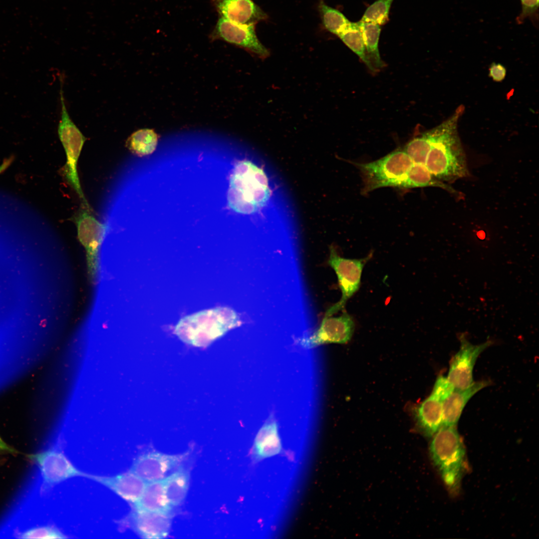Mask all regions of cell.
<instances>
[{"mask_svg": "<svg viewBox=\"0 0 539 539\" xmlns=\"http://www.w3.org/2000/svg\"><path fill=\"white\" fill-rule=\"evenodd\" d=\"M464 107L460 106L447 120L432 129L433 138L425 166L436 178L451 183L469 175L466 155L457 132Z\"/></svg>", "mask_w": 539, "mask_h": 539, "instance_id": "obj_1", "label": "cell"}, {"mask_svg": "<svg viewBox=\"0 0 539 539\" xmlns=\"http://www.w3.org/2000/svg\"><path fill=\"white\" fill-rule=\"evenodd\" d=\"M241 323L233 309L217 307L182 317L175 326L174 333L186 344L205 347Z\"/></svg>", "mask_w": 539, "mask_h": 539, "instance_id": "obj_2", "label": "cell"}, {"mask_svg": "<svg viewBox=\"0 0 539 539\" xmlns=\"http://www.w3.org/2000/svg\"><path fill=\"white\" fill-rule=\"evenodd\" d=\"M432 460L448 490L458 493L465 469V450L455 426H442L433 436Z\"/></svg>", "mask_w": 539, "mask_h": 539, "instance_id": "obj_3", "label": "cell"}, {"mask_svg": "<svg viewBox=\"0 0 539 539\" xmlns=\"http://www.w3.org/2000/svg\"><path fill=\"white\" fill-rule=\"evenodd\" d=\"M269 194L268 179L262 169L246 161L236 165L228 192L232 209L243 214L252 213L264 205Z\"/></svg>", "mask_w": 539, "mask_h": 539, "instance_id": "obj_4", "label": "cell"}, {"mask_svg": "<svg viewBox=\"0 0 539 539\" xmlns=\"http://www.w3.org/2000/svg\"><path fill=\"white\" fill-rule=\"evenodd\" d=\"M34 464L31 473L19 495L22 496L42 495L54 486L72 477H85L61 452L49 449L30 456Z\"/></svg>", "mask_w": 539, "mask_h": 539, "instance_id": "obj_5", "label": "cell"}, {"mask_svg": "<svg viewBox=\"0 0 539 539\" xmlns=\"http://www.w3.org/2000/svg\"><path fill=\"white\" fill-rule=\"evenodd\" d=\"M413 164L404 150L395 151L371 162L356 163L363 178V193L382 187L398 188Z\"/></svg>", "mask_w": 539, "mask_h": 539, "instance_id": "obj_6", "label": "cell"}, {"mask_svg": "<svg viewBox=\"0 0 539 539\" xmlns=\"http://www.w3.org/2000/svg\"><path fill=\"white\" fill-rule=\"evenodd\" d=\"M60 97L61 113L58 133L67 158L63 168V175L79 197L82 206L90 208L82 192L77 170L78 158L86 139L70 118L65 105L62 89Z\"/></svg>", "mask_w": 539, "mask_h": 539, "instance_id": "obj_7", "label": "cell"}, {"mask_svg": "<svg viewBox=\"0 0 539 539\" xmlns=\"http://www.w3.org/2000/svg\"><path fill=\"white\" fill-rule=\"evenodd\" d=\"M371 256L360 259H346L339 256L333 247L330 248L328 263L336 274L342 295L327 310L325 316H332L342 310L347 301L359 289L363 268Z\"/></svg>", "mask_w": 539, "mask_h": 539, "instance_id": "obj_8", "label": "cell"}, {"mask_svg": "<svg viewBox=\"0 0 539 539\" xmlns=\"http://www.w3.org/2000/svg\"><path fill=\"white\" fill-rule=\"evenodd\" d=\"M458 337L460 348L451 360L446 377L455 388L465 389L474 383L473 372L478 356L493 342L488 340L480 344L474 345L469 342L465 333H460Z\"/></svg>", "mask_w": 539, "mask_h": 539, "instance_id": "obj_9", "label": "cell"}, {"mask_svg": "<svg viewBox=\"0 0 539 539\" xmlns=\"http://www.w3.org/2000/svg\"><path fill=\"white\" fill-rule=\"evenodd\" d=\"M454 387L446 377L437 378L430 395L416 409L418 424L428 436H433L443 425V403Z\"/></svg>", "mask_w": 539, "mask_h": 539, "instance_id": "obj_10", "label": "cell"}, {"mask_svg": "<svg viewBox=\"0 0 539 539\" xmlns=\"http://www.w3.org/2000/svg\"><path fill=\"white\" fill-rule=\"evenodd\" d=\"M213 39H221L245 48L260 56L267 57L269 51L258 39L255 24H241L220 17L211 35Z\"/></svg>", "mask_w": 539, "mask_h": 539, "instance_id": "obj_11", "label": "cell"}, {"mask_svg": "<svg viewBox=\"0 0 539 539\" xmlns=\"http://www.w3.org/2000/svg\"><path fill=\"white\" fill-rule=\"evenodd\" d=\"M74 217L80 241L87 253L88 271L94 281L97 269V253L105 230L104 225L92 215L90 209L82 206Z\"/></svg>", "mask_w": 539, "mask_h": 539, "instance_id": "obj_12", "label": "cell"}, {"mask_svg": "<svg viewBox=\"0 0 539 539\" xmlns=\"http://www.w3.org/2000/svg\"><path fill=\"white\" fill-rule=\"evenodd\" d=\"M189 452L179 454H167L151 451L138 456L130 468V472L147 483L160 480L180 465L188 456Z\"/></svg>", "mask_w": 539, "mask_h": 539, "instance_id": "obj_13", "label": "cell"}, {"mask_svg": "<svg viewBox=\"0 0 539 539\" xmlns=\"http://www.w3.org/2000/svg\"><path fill=\"white\" fill-rule=\"evenodd\" d=\"M355 328L352 317L346 311L337 317L325 316L318 329L302 339L305 347L313 348L328 343H345L351 338Z\"/></svg>", "mask_w": 539, "mask_h": 539, "instance_id": "obj_14", "label": "cell"}, {"mask_svg": "<svg viewBox=\"0 0 539 539\" xmlns=\"http://www.w3.org/2000/svg\"><path fill=\"white\" fill-rule=\"evenodd\" d=\"M221 17L241 24H256L267 18L252 0H211Z\"/></svg>", "mask_w": 539, "mask_h": 539, "instance_id": "obj_15", "label": "cell"}, {"mask_svg": "<svg viewBox=\"0 0 539 539\" xmlns=\"http://www.w3.org/2000/svg\"><path fill=\"white\" fill-rule=\"evenodd\" d=\"M132 526L144 539L166 538L172 524V514L135 510L131 516Z\"/></svg>", "mask_w": 539, "mask_h": 539, "instance_id": "obj_16", "label": "cell"}, {"mask_svg": "<svg viewBox=\"0 0 539 539\" xmlns=\"http://www.w3.org/2000/svg\"><path fill=\"white\" fill-rule=\"evenodd\" d=\"M107 487L122 499L134 504L141 497L147 482L129 472L113 477L86 474V477Z\"/></svg>", "mask_w": 539, "mask_h": 539, "instance_id": "obj_17", "label": "cell"}, {"mask_svg": "<svg viewBox=\"0 0 539 539\" xmlns=\"http://www.w3.org/2000/svg\"><path fill=\"white\" fill-rule=\"evenodd\" d=\"M490 384L489 381L483 380L474 382L473 385L467 388H454L444 400L443 403L442 426H455L460 419L465 405L470 398L478 391Z\"/></svg>", "mask_w": 539, "mask_h": 539, "instance_id": "obj_18", "label": "cell"}, {"mask_svg": "<svg viewBox=\"0 0 539 539\" xmlns=\"http://www.w3.org/2000/svg\"><path fill=\"white\" fill-rule=\"evenodd\" d=\"M166 477L148 482L140 498L134 504L135 510L171 514L165 491Z\"/></svg>", "mask_w": 539, "mask_h": 539, "instance_id": "obj_19", "label": "cell"}, {"mask_svg": "<svg viewBox=\"0 0 539 539\" xmlns=\"http://www.w3.org/2000/svg\"><path fill=\"white\" fill-rule=\"evenodd\" d=\"M426 187H436L460 196V193L450 185L442 182L433 176L423 165L413 163L398 188L411 189Z\"/></svg>", "mask_w": 539, "mask_h": 539, "instance_id": "obj_20", "label": "cell"}, {"mask_svg": "<svg viewBox=\"0 0 539 539\" xmlns=\"http://www.w3.org/2000/svg\"><path fill=\"white\" fill-rule=\"evenodd\" d=\"M190 473L183 468L166 477L165 491L167 500L173 507L181 505L187 495L190 484Z\"/></svg>", "mask_w": 539, "mask_h": 539, "instance_id": "obj_21", "label": "cell"}, {"mask_svg": "<svg viewBox=\"0 0 539 539\" xmlns=\"http://www.w3.org/2000/svg\"><path fill=\"white\" fill-rule=\"evenodd\" d=\"M258 456L267 457L277 453L280 450V442L277 425L270 417L260 429L255 440Z\"/></svg>", "mask_w": 539, "mask_h": 539, "instance_id": "obj_22", "label": "cell"}, {"mask_svg": "<svg viewBox=\"0 0 539 539\" xmlns=\"http://www.w3.org/2000/svg\"><path fill=\"white\" fill-rule=\"evenodd\" d=\"M357 23L362 34L367 54L372 65L375 68L383 67L384 62L381 58L378 49L381 25L360 20Z\"/></svg>", "mask_w": 539, "mask_h": 539, "instance_id": "obj_23", "label": "cell"}, {"mask_svg": "<svg viewBox=\"0 0 539 539\" xmlns=\"http://www.w3.org/2000/svg\"><path fill=\"white\" fill-rule=\"evenodd\" d=\"M338 36L347 47L359 56L369 69L375 71V68L367 54L357 22L350 21Z\"/></svg>", "mask_w": 539, "mask_h": 539, "instance_id": "obj_24", "label": "cell"}, {"mask_svg": "<svg viewBox=\"0 0 539 539\" xmlns=\"http://www.w3.org/2000/svg\"><path fill=\"white\" fill-rule=\"evenodd\" d=\"M158 143L157 134L152 129L138 130L128 138L127 145L130 151L138 156L149 155L154 151Z\"/></svg>", "mask_w": 539, "mask_h": 539, "instance_id": "obj_25", "label": "cell"}, {"mask_svg": "<svg viewBox=\"0 0 539 539\" xmlns=\"http://www.w3.org/2000/svg\"><path fill=\"white\" fill-rule=\"evenodd\" d=\"M319 11L324 27L330 32L338 36L350 22L346 16L336 9L331 7L321 0Z\"/></svg>", "mask_w": 539, "mask_h": 539, "instance_id": "obj_26", "label": "cell"}, {"mask_svg": "<svg viewBox=\"0 0 539 539\" xmlns=\"http://www.w3.org/2000/svg\"><path fill=\"white\" fill-rule=\"evenodd\" d=\"M432 138V129L415 138L406 144L404 150L409 155L413 163L425 166Z\"/></svg>", "mask_w": 539, "mask_h": 539, "instance_id": "obj_27", "label": "cell"}, {"mask_svg": "<svg viewBox=\"0 0 539 539\" xmlns=\"http://www.w3.org/2000/svg\"><path fill=\"white\" fill-rule=\"evenodd\" d=\"M394 0H377L368 6L360 21L372 22L380 25L385 24Z\"/></svg>", "mask_w": 539, "mask_h": 539, "instance_id": "obj_28", "label": "cell"}, {"mask_svg": "<svg viewBox=\"0 0 539 539\" xmlns=\"http://www.w3.org/2000/svg\"><path fill=\"white\" fill-rule=\"evenodd\" d=\"M522 11L517 20L521 23L527 17L535 15L539 8V0H521Z\"/></svg>", "mask_w": 539, "mask_h": 539, "instance_id": "obj_29", "label": "cell"}, {"mask_svg": "<svg viewBox=\"0 0 539 539\" xmlns=\"http://www.w3.org/2000/svg\"><path fill=\"white\" fill-rule=\"evenodd\" d=\"M506 75V69L504 66L499 63H493L489 68V75L495 81H502Z\"/></svg>", "mask_w": 539, "mask_h": 539, "instance_id": "obj_30", "label": "cell"}, {"mask_svg": "<svg viewBox=\"0 0 539 539\" xmlns=\"http://www.w3.org/2000/svg\"><path fill=\"white\" fill-rule=\"evenodd\" d=\"M13 160V158L10 157L4 159L1 165H0V174L4 172L11 164Z\"/></svg>", "mask_w": 539, "mask_h": 539, "instance_id": "obj_31", "label": "cell"}, {"mask_svg": "<svg viewBox=\"0 0 539 539\" xmlns=\"http://www.w3.org/2000/svg\"><path fill=\"white\" fill-rule=\"evenodd\" d=\"M15 451L8 446L0 438V452H13Z\"/></svg>", "mask_w": 539, "mask_h": 539, "instance_id": "obj_32", "label": "cell"}]
</instances>
